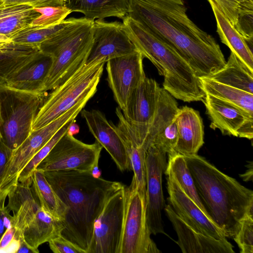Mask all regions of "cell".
I'll return each instance as SVG.
<instances>
[{
    "label": "cell",
    "instance_id": "obj_1",
    "mask_svg": "<svg viewBox=\"0 0 253 253\" xmlns=\"http://www.w3.org/2000/svg\"><path fill=\"white\" fill-rule=\"evenodd\" d=\"M186 10L184 0H129L127 15L175 49L199 78L208 77L226 61L215 39Z\"/></svg>",
    "mask_w": 253,
    "mask_h": 253
},
{
    "label": "cell",
    "instance_id": "obj_2",
    "mask_svg": "<svg viewBox=\"0 0 253 253\" xmlns=\"http://www.w3.org/2000/svg\"><path fill=\"white\" fill-rule=\"evenodd\" d=\"M43 172L67 207L60 236L84 253H88L96 220L109 198L124 184L96 177L90 172Z\"/></svg>",
    "mask_w": 253,
    "mask_h": 253
},
{
    "label": "cell",
    "instance_id": "obj_3",
    "mask_svg": "<svg viewBox=\"0 0 253 253\" xmlns=\"http://www.w3.org/2000/svg\"><path fill=\"white\" fill-rule=\"evenodd\" d=\"M198 195L210 219L233 238L241 220L253 215V191L198 154L184 156Z\"/></svg>",
    "mask_w": 253,
    "mask_h": 253
},
{
    "label": "cell",
    "instance_id": "obj_4",
    "mask_svg": "<svg viewBox=\"0 0 253 253\" xmlns=\"http://www.w3.org/2000/svg\"><path fill=\"white\" fill-rule=\"evenodd\" d=\"M129 39L164 77L163 88L184 102L202 101L206 93L189 64L171 46L128 15L123 19Z\"/></svg>",
    "mask_w": 253,
    "mask_h": 253
},
{
    "label": "cell",
    "instance_id": "obj_5",
    "mask_svg": "<svg viewBox=\"0 0 253 253\" xmlns=\"http://www.w3.org/2000/svg\"><path fill=\"white\" fill-rule=\"evenodd\" d=\"M94 21L84 16L69 18L62 28L40 44L41 49L50 54L53 61L36 92L47 94L85 63L93 43Z\"/></svg>",
    "mask_w": 253,
    "mask_h": 253
},
{
    "label": "cell",
    "instance_id": "obj_6",
    "mask_svg": "<svg viewBox=\"0 0 253 253\" xmlns=\"http://www.w3.org/2000/svg\"><path fill=\"white\" fill-rule=\"evenodd\" d=\"M94 94L92 90L85 92L68 111L46 125L32 131L22 143L13 150L0 181V204L18 184L21 172L35 155L62 127L75 119Z\"/></svg>",
    "mask_w": 253,
    "mask_h": 253
},
{
    "label": "cell",
    "instance_id": "obj_7",
    "mask_svg": "<svg viewBox=\"0 0 253 253\" xmlns=\"http://www.w3.org/2000/svg\"><path fill=\"white\" fill-rule=\"evenodd\" d=\"M106 62L84 64L46 95L32 126V131L49 124L68 111L88 89L98 85Z\"/></svg>",
    "mask_w": 253,
    "mask_h": 253
},
{
    "label": "cell",
    "instance_id": "obj_8",
    "mask_svg": "<svg viewBox=\"0 0 253 253\" xmlns=\"http://www.w3.org/2000/svg\"><path fill=\"white\" fill-rule=\"evenodd\" d=\"M146 217V199L132 179L125 187L124 220L118 253H159L151 238Z\"/></svg>",
    "mask_w": 253,
    "mask_h": 253
},
{
    "label": "cell",
    "instance_id": "obj_9",
    "mask_svg": "<svg viewBox=\"0 0 253 253\" xmlns=\"http://www.w3.org/2000/svg\"><path fill=\"white\" fill-rule=\"evenodd\" d=\"M102 148L96 141L93 144H86L67 131L37 169L43 171L96 172Z\"/></svg>",
    "mask_w": 253,
    "mask_h": 253
},
{
    "label": "cell",
    "instance_id": "obj_10",
    "mask_svg": "<svg viewBox=\"0 0 253 253\" xmlns=\"http://www.w3.org/2000/svg\"><path fill=\"white\" fill-rule=\"evenodd\" d=\"M9 91L13 97L12 101L9 104L7 113L2 117L0 128L3 141L8 147L14 150L31 132L34 120L47 94Z\"/></svg>",
    "mask_w": 253,
    "mask_h": 253
},
{
    "label": "cell",
    "instance_id": "obj_11",
    "mask_svg": "<svg viewBox=\"0 0 253 253\" xmlns=\"http://www.w3.org/2000/svg\"><path fill=\"white\" fill-rule=\"evenodd\" d=\"M124 185L107 200L96 220L88 253H118L124 220Z\"/></svg>",
    "mask_w": 253,
    "mask_h": 253
},
{
    "label": "cell",
    "instance_id": "obj_12",
    "mask_svg": "<svg viewBox=\"0 0 253 253\" xmlns=\"http://www.w3.org/2000/svg\"><path fill=\"white\" fill-rule=\"evenodd\" d=\"M146 217L151 234H164L162 211L166 206L162 188V176L167 169V153L154 145L147 149Z\"/></svg>",
    "mask_w": 253,
    "mask_h": 253
},
{
    "label": "cell",
    "instance_id": "obj_13",
    "mask_svg": "<svg viewBox=\"0 0 253 253\" xmlns=\"http://www.w3.org/2000/svg\"><path fill=\"white\" fill-rule=\"evenodd\" d=\"M139 50L111 59L106 63L107 81L118 107L124 113L130 99L145 78L143 60Z\"/></svg>",
    "mask_w": 253,
    "mask_h": 253
},
{
    "label": "cell",
    "instance_id": "obj_14",
    "mask_svg": "<svg viewBox=\"0 0 253 253\" xmlns=\"http://www.w3.org/2000/svg\"><path fill=\"white\" fill-rule=\"evenodd\" d=\"M93 41L85 64L108 60L138 50L127 36L123 23L94 20Z\"/></svg>",
    "mask_w": 253,
    "mask_h": 253
},
{
    "label": "cell",
    "instance_id": "obj_15",
    "mask_svg": "<svg viewBox=\"0 0 253 253\" xmlns=\"http://www.w3.org/2000/svg\"><path fill=\"white\" fill-rule=\"evenodd\" d=\"M160 88L155 80L146 76L123 113L143 145L156 112Z\"/></svg>",
    "mask_w": 253,
    "mask_h": 253
},
{
    "label": "cell",
    "instance_id": "obj_16",
    "mask_svg": "<svg viewBox=\"0 0 253 253\" xmlns=\"http://www.w3.org/2000/svg\"><path fill=\"white\" fill-rule=\"evenodd\" d=\"M167 175L168 200L174 212L196 230L217 240L226 239L222 231L185 193L169 173Z\"/></svg>",
    "mask_w": 253,
    "mask_h": 253
},
{
    "label": "cell",
    "instance_id": "obj_17",
    "mask_svg": "<svg viewBox=\"0 0 253 253\" xmlns=\"http://www.w3.org/2000/svg\"><path fill=\"white\" fill-rule=\"evenodd\" d=\"M177 234V243L183 253H233V246L226 239L217 240L192 228L176 214L168 204L164 208Z\"/></svg>",
    "mask_w": 253,
    "mask_h": 253
},
{
    "label": "cell",
    "instance_id": "obj_18",
    "mask_svg": "<svg viewBox=\"0 0 253 253\" xmlns=\"http://www.w3.org/2000/svg\"><path fill=\"white\" fill-rule=\"evenodd\" d=\"M80 113L91 133L110 154L118 168L121 171L131 170L129 159L114 124L99 110L82 109Z\"/></svg>",
    "mask_w": 253,
    "mask_h": 253
},
{
    "label": "cell",
    "instance_id": "obj_19",
    "mask_svg": "<svg viewBox=\"0 0 253 253\" xmlns=\"http://www.w3.org/2000/svg\"><path fill=\"white\" fill-rule=\"evenodd\" d=\"M178 138L174 154L183 156L196 155L204 143V128L200 113L184 106L179 108L174 117Z\"/></svg>",
    "mask_w": 253,
    "mask_h": 253
},
{
    "label": "cell",
    "instance_id": "obj_20",
    "mask_svg": "<svg viewBox=\"0 0 253 253\" xmlns=\"http://www.w3.org/2000/svg\"><path fill=\"white\" fill-rule=\"evenodd\" d=\"M43 53L39 46L12 41L0 45V89Z\"/></svg>",
    "mask_w": 253,
    "mask_h": 253
},
{
    "label": "cell",
    "instance_id": "obj_21",
    "mask_svg": "<svg viewBox=\"0 0 253 253\" xmlns=\"http://www.w3.org/2000/svg\"><path fill=\"white\" fill-rule=\"evenodd\" d=\"M202 101L211 121L210 127L219 129L223 135L237 137L242 125L247 120L253 118L240 108L208 94Z\"/></svg>",
    "mask_w": 253,
    "mask_h": 253
},
{
    "label": "cell",
    "instance_id": "obj_22",
    "mask_svg": "<svg viewBox=\"0 0 253 253\" xmlns=\"http://www.w3.org/2000/svg\"><path fill=\"white\" fill-rule=\"evenodd\" d=\"M7 207L13 212L12 226L16 229L15 237L23 236L25 228L34 218L40 205L34 196L31 185L19 182L9 192Z\"/></svg>",
    "mask_w": 253,
    "mask_h": 253
},
{
    "label": "cell",
    "instance_id": "obj_23",
    "mask_svg": "<svg viewBox=\"0 0 253 253\" xmlns=\"http://www.w3.org/2000/svg\"><path fill=\"white\" fill-rule=\"evenodd\" d=\"M115 128L121 138L129 159L132 179L138 191L146 199V169L145 157L147 148L141 145L136 139L129 123L125 119H120Z\"/></svg>",
    "mask_w": 253,
    "mask_h": 253
},
{
    "label": "cell",
    "instance_id": "obj_24",
    "mask_svg": "<svg viewBox=\"0 0 253 253\" xmlns=\"http://www.w3.org/2000/svg\"><path fill=\"white\" fill-rule=\"evenodd\" d=\"M214 14L217 33L221 42L227 45L247 68L253 72V51L213 0H208Z\"/></svg>",
    "mask_w": 253,
    "mask_h": 253
},
{
    "label": "cell",
    "instance_id": "obj_25",
    "mask_svg": "<svg viewBox=\"0 0 253 253\" xmlns=\"http://www.w3.org/2000/svg\"><path fill=\"white\" fill-rule=\"evenodd\" d=\"M65 6L93 20L110 17L123 20L128 15L129 0H67Z\"/></svg>",
    "mask_w": 253,
    "mask_h": 253
},
{
    "label": "cell",
    "instance_id": "obj_26",
    "mask_svg": "<svg viewBox=\"0 0 253 253\" xmlns=\"http://www.w3.org/2000/svg\"><path fill=\"white\" fill-rule=\"evenodd\" d=\"M62 221L53 217L40 206L34 218L25 228L23 237L28 245L39 252V247L60 236Z\"/></svg>",
    "mask_w": 253,
    "mask_h": 253
},
{
    "label": "cell",
    "instance_id": "obj_27",
    "mask_svg": "<svg viewBox=\"0 0 253 253\" xmlns=\"http://www.w3.org/2000/svg\"><path fill=\"white\" fill-rule=\"evenodd\" d=\"M52 56L43 52L33 64L9 80L0 90L16 92H36L52 63Z\"/></svg>",
    "mask_w": 253,
    "mask_h": 253
},
{
    "label": "cell",
    "instance_id": "obj_28",
    "mask_svg": "<svg viewBox=\"0 0 253 253\" xmlns=\"http://www.w3.org/2000/svg\"><path fill=\"white\" fill-rule=\"evenodd\" d=\"M207 78L253 94V72L232 52L224 66Z\"/></svg>",
    "mask_w": 253,
    "mask_h": 253
},
{
    "label": "cell",
    "instance_id": "obj_29",
    "mask_svg": "<svg viewBox=\"0 0 253 253\" xmlns=\"http://www.w3.org/2000/svg\"><path fill=\"white\" fill-rule=\"evenodd\" d=\"M31 178V190L40 206L53 217L62 221L67 207L47 180L44 172L37 169Z\"/></svg>",
    "mask_w": 253,
    "mask_h": 253
},
{
    "label": "cell",
    "instance_id": "obj_30",
    "mask_svg": "<svg viewBox=\"0 0 253 253\" xmlns=\"http://www.w3.org/2000/svg\"><path fill=\"white\" fill-rule=\"evenodd\" d=\"M40 14L27 4H8L0 6V34L9 38L31 25Z\"/></svg>",
    "mask_w": 253,
    "mask_h": 253
},
{
    "label": "cell",
    "instance_id": "obj_31",
    "mask_svg": "<svg viewBox=\"0 0 253 253\" xmlns=\"http://www.w3.org/2000/svg\"><path fill=\"white\" fill-rule=\"evenodd\" d=\"M199 79L206 94L231 104L253 116V94L207 77Z\"/></svg>",
    "mask_w": 253,
    "mask_h": 253
},
{
    "label": "cell",
    "instance_id": "obj_32",
    "mask_svg": "<svg viewBox=\"0 0 253 253\" xmlns=\"http://www.w3.org/2000/svg\"><path fill=\"white\" fill-rule=\"evenodd\" d=\"M165 173L170 174L185 193L209 216L198 195L192 175L183 155L179 154L169 155Z\"/></svg>",
    "mask_w": 253,
    "mask_h": 253
},
{
    "label": "cell",
    "instance_id": "obj_33",
    "mask_svg": "<svg viewBox=\"0 0 253 253\" xmlns=\"http://www.w3.org/2000/svg\"><path fill=\"white\" fill-rule=\"evenodd\" d=\"M65 19L61 23L48 26L40 27L30 25L10 39L14 42L28 45L39 46L53 34L62 28L69 21Z\"/></svg>",
    "mask_w": 253,
    "mask_h": 253
},
{
    "label": "cell",
    "instance_id": "obj_34",
    "mask_svg": "<svg viewBox=\"0 0 253 253\" xmlns=\"http://www.w3.org/2000/svg\"><path fill=\"white\" fill-rule=\"evenodd\" d=\"M73 120L69 121L62 127L35 155L21 172L18 178L19 182L25 183L31 185V177L33 172L41 162L47 156L59 140L66 133Z\"/></svg>",
    "mask_w": 253,
    "mask_h": 253
},
{
    "label": "cell",
    "instance_id": "obj_35",
    "mask_svg": "<svg viewBox=\"0 0 253 253\" xmlns=\"http://www.w3.org/2000/svg\"><path fill=\"white\" fill-rule=\"evenodd\" d=\"M34 9L40 15L31 23V25L33 26L48 27L59 24L71 13V10L65 5L35 7Z\"/></svg>",
    "mask_w": 253,
    "mask_h": 253
},
{
    "label": "cell",
    "instance_id": "obj_36",
    "mask_svg": "<svg viewBox=\"0 0 253 253\" xmlns=\"http://www.w3.org/2000/svg\"><path fill=\"white\" fill-rule=\"evenodd\" d=\"M234 27L247 43L253 42V0L241 3Z\"/></svg>",
    "mask_w": 253,
    "mask_h": 253
},
{
    "label": "cell",
    "instance_id": "obj_37",
    "mask_svg": "<svg viewBox=\"0 0 253 253\" xmlns=\"http://www.w3.org/2000/svg\"><path fill=\"white\" fill-rule=\"evenodd\" d=\"M233 239L241 253H253V215L247 214L241 220Z\"/></svg>",
    "mask_w": 253,
    "mask_h": 253
},
{
    "label": "cell",
    "instance_id": "obj_38",
    "mask_svg": "<svg viewBox=\"0 0 253 253\" xmlns=\"http://www.w3.org/2000/svg\"><path fill=\"white\" fill-rule=\"evenodd\" d=\"M177 128L174 118L157 134L152 144L164 151L168 155H172L174 154V148L177 143Z\"/></svg>",
    "mask_w": 253,
    "mask_h": 253
},
{
    "label": "cell",
    "instance_id": "obj_39",
    "mask_svg": "<svg viewBox=\"0 0 253 253\" xmlns=\"http://www.w3.org/2000/svg\"><path fill=\"white\" fill-rule=\"evenodd\" d=\"M224 15L235 27L239 7L244 0H213Z\"/></svg>",
    "mask_w": 253,
    "mask_h": 253
},
{
    "label": "cell",
    "instance_id": "obj_40",
    "mask_svg": "<svg viewBox=\"0 0 253 253\" xmlns=\"http://www.w3.org/2000/svg\"><path fill=\"white\" fill-rule=\"evenodd\" d=\"M15 232L13 226L6 229L0 240V253H17L20 241L15 237Z\"/></svg>",
    "mask_w": 253,
    "mask_h": 253
},
{
    "label": "cell",
    "instance_id": "obj_41",
    "mask_svg": "<svg viewBox=\"0 0 253 253\" xmlns=\"http://www.w3.org/2000/svg\"><path fill=\"white\" fill-rule=\"evenodd\" d=\"M48 243L50 250L54 253H84L60 235L51 239Z\"/></svg>",
    "mask_w": 253,
    "mask_h": 253
},
{
    "label": "cell",
    "instance_id": "obj_42",
    "mask_svg": "<svg viewBox=\"0 0 253 253\" xmlns=\"http://www.w3.org/2000/svg\"><path fill=\"white\" fill-rule=\"evenodd\" d=\"M3 5L27 4L33 7L65 5L67 0H1Z\"/></svg>",
    "mask_w": 253,
    "mask_h": 253
},
{
    "label": "cell",
    "instance_id": "obj_43",
    "mask_svg": "<svg viewBox=\"0 0 253 253\" xmlns=\"http://www.w3.org/2000/svg\"><path fill=\"white\" fill-rule=\"evenodd\" d=\"M4 204L5 201L0 204V240L6 229L12 227V216Z\"/></svg>",
    "mask_w": 253,
    "mask_h": 253
},
{
    "label": "cell",
    "instance_id": "obj_44",
    "mask_svg": "<svg viewBox=\"0 0 253 253\" xmlns=\"http://www.w3.org/2000/svg\"><path fill=\"white\" fill-rule=\"evenodd\" d=\"M12 151L13 150L8 147L4 143L2 138H0V181Z\"/></svg>",
    "mask_w": 253,
    "mask_h": 253
},
{
    "label": "cell",
    "instance_id": "obj_45",
    "mask_svg": "<svg viewBox=\"0 0 253 253\" xmlns=\"http://www.w3.org/2000/svg\"><path fill=\"white\" fill-rule=\"evenodd\" d=\"M237 137L252 139L253 137V118L247 120L240 127Z\"/></svg>",
    "mask_w": 253,
    "mask_h": 253
},
{
    "label": "cell",
    "instance_id": "obj_46",
    "mask_svg": "<svg viewBox=\"0 0 253 253\" xmlns=\"http://www.w3.org/2000/svg\"><path fill=\"white\" fill-rule=\"evenodd\" d=\"M20 245L17 253H39V252L30 247L25 242L23 236L19 239Z\"/></svg>",
    "mask_w": 253,
    "mask_h": 253
},
{
    "label": "cell",
    "instance_id": "obj_47",
    "mask_svg": "<svg viewBox=\"0 0 253 253\" xmlns=\"http://www.w3.org/2000/svg\"><path fill=\"white\" fill-rule=\"evenodd\" d=\"M248 169L245 172V173L241 175V177H242L244 180L247 181H252L253 180V163L252 162H250L249 165L248 166Z\"/></svg>",
    "mask_w": 253,
    "mask_h": 253
},
{
    "label": "cell",
    "instance_id": "obj_48",
    "mask_svg": "<svg viewBox=\"0 0 253 253\" xmlns=\"http://www.w3.org/2000/svg\"><path fill=\"white\" fill-rule=\"evenodd\" d=\"M79 131L80 127L74 119L71 123L67 130V133L70 135H74L79 133Z\"/></svg>",
    "mask_w": 253,
    "mask_h": 253
},
{
    "label": "cell",
    "instance_id": "obj_49",
    "mask_svg": "<svg viewBox=\"0 0 253 253\" xmlns=\"http://www.w3.org/2000/svg\"><path fill=\"white\" fill-rule=\"evenodd\" d=\"M11 42H12V41L10 38L4 35L0 34V45Z\"/></svg>",
    "mask_w": 253,
    "mask_h": 253
},
{
    "label": "cell",
    "instance_id": "obj_50",
    "mask_svg": "<svg viewBox=\"0 0 253 253\" xmlns=\"http://www.w3.org/2000/svg\"><path fill=\"white\" fill-rule=\"evenodd\" d=\"M3 123V119L2 116V112H1V104L0 101V128Z\"/></svg>",
    "mask_w": 253,
    "mask_h": 253
},
{
    "label": "cell",
    "instance_id": "obj_51",
    "mask_svg": "<svg viewBox=\"0 0 253 253\" xmlns=\"http://www.w3.org/2000/svg\"><path fill=\"white\" fill-rule=\"evenodd\" d=\"M3 3V1L1 0H0V6H1Z\"/></svg>",
    "mask_w": 253,
    "mask_h": 253
},
{
    "label": "cell",
    "instance_id": "obj_52",
    "mask_svg": "<svg viewBox=\"0 0 253 253\" xmlns=\"http://www.w3.org/2000/svg\"><path fill=\"white\" fill-rule=\"evenodd\" d=\"M2 138V134H1L0 128V138Z\"/></svg>",
    "mask_w": 253,
    "mask_h": 253
}]
</instances>
